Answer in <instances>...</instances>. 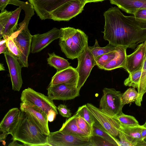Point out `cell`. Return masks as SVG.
<instances>
[{
	"label": "cell",
	"mask_w": 146,
	"mask_h": 146,
	"mask_svg": "<svg viewBox=\"0 0 146 146\" xmlns=\"http://www.w3.org/2000/svg\"><path fill=\"white\" fill-rule=\"evenodd\" d=\"M20 109L29 115L43 134H50L47 115L44 111L35 105L22 102L20 103Z\"/></svg>",
	"instance_id": "8fae6325"
},
{
	"label": "cell",
	"mask_w": 146,
	"mask_h": 146,
	"mask_svg": "<svg viewBox=\"0 0 146 146\" xmlns=\"http://www.w3.org/2000/svg\"><path fill=\"white\" fill-rule=\"evenodd\" d=\"M90 146L113 145L103 138L96 135H92L90 137Z\"/></svg>",
	"instance_id": "d590c367"
},
{
	"label": "cell",
	"mask_w": 146,
	"mask_h": 146,
	"mask_svg": "<svg viewBox=\"0 0 146 146\" xmlns=\"http://www.w3.org/2000/svg\"><path fill=\"white\" fill-rule=\"evenodd\" d=\"M127 13L133 15L139 10L146 9V0H109Z\"/></svg>",
	"instance_id": "ffe728a7"
},
{
	"label": "cell",
	"mask_w": 146,
	"mask_h": 146,
	"mask_svg": "<svg viewBox=\"0 0 146 146\" xmlns=\"http://www.w3.org/2000/svg\"><path fill=\"white\" fill-rule=\"evenodd\" d=\"M75 113L77 116L83 117L92 126L94 121L88 109L86 104L79 107Z\"/></svg>",
	"instance_id": "e575fe53"
},
{
	"label": "cell",
	"mask_w": 146,
	"mask_h": 146,
	"mask_svg": "<svg viewBox=\"0 0 146 146\" xmlns=\"http://www.w3.org/2000/svg\"><path fill=\"white\" fill-rule=\"evenodd\" d=\"M58 113L54 110H51L49 111L47 115V118L48 121L52 122L55 119L56 115Z\"/></svg>",
	"instance_id": "60d3db41"
},
{
	"label": "cell",
	"mask_w": 146,
	"mask_h": 146,
	"mask_svg": "<svg viewBox=\"0 0 146 146\" xmlns=\"http://www.w3.org/2000/svg\"><path fill=\"white\" fill-rule=\"evenodd\" d=\"M4 54L10 74L12 89L19 91L23 84L21 75L22 67L18 59L8 49Z\"/></svg>",
	"instance_id": "5bb4252c"
},
{
	"label": "cell",
	"mask_w": 146,
	"mask_h": 146,
	"mask_svg": "<svg viewBox=\"0 0 146 146\" xmlns=\"http://www.w3.org/2000/svg\"><path fill=\"white\" fill-rule=\"evenodd\" d=\"M11 135L12 139L25 146H49L48 135L43 134L29 115L21 110L17 125Z\"/></svg>",
	"instance_id": "7a4b0ae2"
},
{
	"label": "cell",
	"mask_w": 146,
	"mask_h": 146,
	"mask_svg": "<svg viewBox=\"0 0 146 146\" xmlns=\"http://www.w3.org/2000/svg\"><path fill=\"white\" fill-rule=\"evenodd\" d=\"M99 103V108L110 116L113 117L123 113L122 109L124 105L122 94L113 88H104Z\"/></svg>",
	"instance_id": "277c9868"
},
{
	"label": "cell",
	"mask_w": 146,
	"mask_h": 146,
	"mask_svg": "<svg viewBox=\"0 0 146 146\" xmlns=\"http://www.w3.org/2000/svg\"><path fill=\"white\" fill-rule=\"evenodd\" d=\"M116 46L109 43L105 47H101L96 39L94 45L92 46H88V48L95 59L100 56L114 50Z\"/></svg>",
	"instance_id": "f1b7e54d"
},
{
	"label": "cell",
	"mask_w": 146,
	"mask_h": 146,
	"mask_svg": "<svg viewBox=\"0 0 146 146\" xmlns=\"http://www.w3.org/2000/svg\"><path fill=\"white\" fill-rule=\"evenodd\" d=\"M143 126L146 128V121L145 123L143 125Z\"/></svg>",
	"instance_id": "7dc6e473"
},
{
	"label": "cell",
	"mask_w": 146,
	"mask_h": 146,
	"mask_svg": "<svg viewBox=\"0 0 146 146\" xmlns=\"http://www.w3.org/2000/svg\"><path fill=\"white\" fill-rule=\"evenodd\" d=\"M86 4L87 3L102 1L106 0H81Z\"/></svg>",
	"instance_id": "f6af8a7d"
},
{
	"label": "cell",
	"mask_w": 146,
	"mask_h": 146,
	"mask_svg": "<svg viewBox=\"0 0 146 146\" xmlns=\"http://www.w3.org/2000/svg\"><path fill=\"white\" fill-rule=\"evenodd\" d=\"M0 70L1 71L5 70V68L3 66V64L2 63H1L0 64Z\"/></svg>",
	"instance_id": "bcb514c9"
},
{
	"label": "cell",
	"mask_w": 146,
	"mask_h": 146,
	"mask_svg": "<svg viewBox=\"0 0 146 146\" xmlns=\"http://www.w3.org/2000/svg\"><path fill=\"white\" fill-rule=\"evenodd\" d=\"M126 47L118 46H116V52L114 57L101 69L111 70L118 68H124L126 60Z\"/></svg>",
	"instance_id": "44dd1931"
},
{
	"label": "cell",
	"mask_w": 146,
	"mask_h": 146,
	"mask_svg": "<svg viewBox=\"0 0 146 146\" xmlns=\"http://www.w3.org/2000/svg\"><path fill=\"white\" fill-rule=\"evenodd\" d=\"M133 15L136 18L146 19V9L138 10Z\"/></svg>",
	"instance_id": "f35d334b"
},
{
	"label": "cell",
	"mask_w": 146,
	"mask_h": 146,
	"mask_svg": "<svg viewBox=\"0 0 146 146\" xmlns=\"http://www.w3.org/2000/svg\"><path fill=\"white\" fill-rule=\"evenodd\" d=\"M9 4L19 6L24 10L25 14L24 20L19 25L28 27L30 20L35 14L34 9L33 5L28 2H23L19 0H11Z\"/></svg>",
	"instance_id": "d4e9b609"
},
{
	"label": "cell",
	"mask_w": 146,
	"mask_h": 146,
	"mask_svg": "<svg viewBox=\"0 0 146 146\" xmlns=\"http://www.w3.org/2000/svg\"><path fill=\"white\" fill-rule=\"evenodd\" d=\"M61 35L60 29L54 27L46 33L33 35L31 49V53L34 54L40 52L53 41L59 38Z\"/></svg>",
	"instance_id": "4fadbf2b"
},
{
	"label": "cell",
	"mask_w": 146,
	"mask_h": 146,
	"mask_svg": "<svg viewBox=\"0 0 146 146\" xmlns=\"http://www.w3.org/2000/svg\"><path fill=\"white\" fill-rule=\"evenodd\" d=\"M116 52V47L114 50L97 57L95 59L96 65L99 68L101 69L104 66L113 59Z\"/></svg>",
	"instance_id": "1f68e13d"
},
{
	"label": "cell",
	"mask_w": 146,
	"mask_h": 146,
	"mask_svg": "<svg viewBox=\"0 0 146 146\" xmlns=\"http://www.w3.org/2000/svg\"><path fill=\"white\" fill-rule=\"evenodd\" d=\"M76 121L79 128L86 135L90 137L92 134V126L80 116H77L76 117Z\"/></svg>",
	"instance_id": "836d02e7"
},
{
	"label": "cell",
	"mask_w": 146,
	"mask_h": 146,
	"mask_svg": "<svg viewBox=\"0 0 146 146\" xmlns=\"http://www.w3.org/2000/svg\"><path fill=\"white\" fill-rule=\"evenodd\" d=\"M146 141V139L144 140Z\"/></svg>",
	"instance_id": "c3c4849f"
},
{
	"label": "cell",
	"mask_w": 146,
	"mask_h": 146,
	"mask_svg": "<svg viewBox=\"0 0 146 146\" xmlns=\"http://www.w3.org/2000/svg\"><path fill=\"white\" fill-rule=\"evenodd\" d=\"M113 117L122 125L128 126H136L140 125L135 118L131 115L123 113Z\"/></svg>",
	"instance_id": "4dcf8cb0"
},
{
	"label": "cell",
	"mask_w": 146,
	"mask_h": 146,
	"mask_svg": "<svg viewBox=\"0 0 146 146\" xmlns=\"http://www.w3.org/2000/svg\"><path fill=\"white\" fill-rule=\"evenodd\" d=\"M77 116L75 113L66 119L59 131L63 133L74 135L84 137H90L85 133L78 127L76 121Z\"/></svg>",
	"instance_id": "7402d4cb"
},
{
	"label": "cell",
	"mask_w": 146,
	"mask_h": 146,
	"mask_svg": "<svg viewBox=\"0 0 146 146\" xmlns=\"http://www.w3.org/2000/svg\"><path fill=\"white\" fill-rule=\"evenodd\" d=\"M104 38L110 44L134 49L146 40V19L124 15L120 9L111 7L104 13Z\"/></svg>",
	"instance_id": "6da1fadb"
},
{
	"label": "cell",
	"mask_w": 146,
	"mask_h": 146,
	"mask_svg": "<svg viewBox=\"0 0 146 146\" xmlns=\"http://www.w3.org/2000/svg\"><path fill=\"white\" fill-rule=\"evenodd\" d=\"M13 11L6 9L1 11L0 13V35L3 33L5 27L11 16Z\"/></svg>",
	"instance_id": "8d00e7d4"
},
{
	"label": "cell",
	"mask_w": 146,
	"mask_h": 146,
	"mask_svg": "<svg viewBox=\"0 0 146 146\" xmlns=\"http://www.w3.org/2000/svg\"><path fill=\"white\" fill-rule=\"evenodd\" d=\"M59 114L62 116L67 118L71 116L72 113L70 110L65 105L60 104L57 107Z\"/></svg>",
	"instance_id": "74e56055"
},
{
	"label": "cell",
	"mask_w": 146,
	"mask_h": 146,
	"mask_svg": "<svg viewBox=\"0 0 146 146\" xmlns=\"http://www.w3.org/2000/svg\"><path fill=\"white\" fill-rule=\"evenodd\" d=\"M142 68L129 74V77L125 80L124 84L126 86L137 88L140 79Z\"/></svg>",
	"instance_id": "f546056e"
},
{
	"label": "cell",
	"mask_w": 146,
	"mask_h": 146,
	"mask_svg": "<svg viewBox=\"0 0 146 146\" xmlns=\"http://www.w3.org/2000/svg\"><path fill=\"white\" fill-rule=\"evenodd\" d=\"M60 29L59 44L61 51L69 59L77 58L88 45V36L79 29L68 27Z\"/></svg>",
	"instance_id": "3957f363"
},
{
	"label": "cell",
	"mask_w": 146,
	"mask_h": 146,
	"mask_svg": "<svg viewBox=\"0 0 146 146\" xmlns=\"http://www.w3.org/2000/svg\"><path fill=\"white\" fill-rule=\"evenodd\" d=\"M137 89L138 96L135 103L136 105L140 106L141 105L143 95L146 92V52L142 68L141 76Z\"/></svg>",
	"instance_id": "484cf974"
},
{
	"label": "cell",
	"mask_w": 146,
	"mask_h": 146,
	"mask_svg": "<svg viewBox=\"0 0 146 146\" xmlns=\"http://www.w3.org/2000/svg\"><path fill=\"white\" fill-rule=\"evenodd\" d=\"M77 58L78 64L76 68L78 73V79L77 87L80 90L96 64L95 59L89 49L88 45Z\"/></svg>",
	"instance_id": "9c48e42d"
},
{
	"label": "cell",
	"mask_w": 146,
	"mask_h": 146,
	"mask_svg": "<svg viewBox=\"0 0 146 146\" xmlns=\"http://www.w3.org/2000/svg\"><path fill=\"white\" fill-rule=\"evenodd\" d=\"M19 26L17 30L10 36L24 55L28 58L31 49L33 35L28 27L20 25Z\"/></svg>",
	"instance_id": "ac0fdd59"
},
{
	"label": "cell",
	"mask_w": 146,
	"mask_h": 146,
	"mask_svg": "<svg viewBox=\"0 0 146 146\" xmlns=\"http://www.w3.org/2000/svg\"><path fill=\"white\" fill-rule=\"evenodd\" d=\"M48 96L52 100H67L79 96L80 90L75 84L62 83L49 86L47 89Z\"/></svg>",
	"instance_id": "30bf717a"
},
{
	"label": "cell",
	"mask_w": 146,
	"mask_h": 146,
	"mask_svg": "<svg viewBox=\"0 0 146 146\" xmlns=\"http://www.w3.org/2000/svg\"><path fill=\"white\" fill-rule=\"evenodd\" d=\"M92 135L100 136L112 144L113 146H119L118 139L94 123L92 125Z\"/></svg>",
	"instance_id": "83f0119b"
},
{
	"label": "cell",
	"mask_w": 146,
	"mask_h": 146,
	"mask_svg": "<svg viewBox=\"0 0 146 146\" xmlns=\"http://www.w3.org/2000/svg\"><path fill=\"white\" fill-rule=\"evenodd\" d=\"M78 75L76 68L70 66L62 70L57 72L52 77L49 86L62 83H68L77 85Z\"/></svg>",
	"instance_id": "d6986e66"
},
{
	"label": "cell",
	"mask_w": 146,
	"mask_h": 146,
	"mask_svg": "<svg viewBox=\"0 0 146 146\" xmlns=\"http://www.w3.org/2000/svg\"><path fill=\"white\" fill-rule=\"evenodd\" d=\"M86 4L81 0H69L53 11L50 19L68 21L81 13Z\"/></svg>",
	"instance_id": "52a82bcc"
},
{
	"label": "cell",
	"mask_w": 146,
	"mask_h": 146,
	"mask_svg": "<svg viewBox=\"0 0 146 146\" xmlns=\"http://www.w3.org/2000/svg\"><path fill=\"white\" fill-rule=\"evenodd\" d=\"M146 52V40L137 45L134 52L127 55L124 69L129 74L142 68Z\"/></svg>",
	"instance_id": "e0dca14e"
},
{
	"label": "cell",
	"mask_w": 146,
	"mask_h": 146,
	"mask_svg": "<svg viewBox=\"0 0 146 146\" xmlns=\"http://www.w3.org/2000/svg\"><path fill=\"white\" fill-rule=\"evenodd\" d=\"M11 0H0V10L1 11L5 10L7 5L9 4Z\"/></svg>",
	"instance_id": "b9f144b4"
},
{
	"label": "cell",
	"mask_w": 146,
	"mask_h": 146,
	"mask_svg": "<svg viewBox=\"0 0 146 146\" xmlns=\"http://www.w3.org/2000/svg\"><path fill=\"white\" fill-rule=\"evenodd\" d=\"M141 136L142 139L145 140L146 139V128L144 127L141 132Z\"/></svg>",
	"instance_id": "7bdbcfd3"
},
{
	"label": "cell",
	"mask_w": 146,
	"mask_h": 146,
	"mask_svg": "<svg viewBox=\"0 0 146 146\" xmlns=\"http://www.w3.org/2000/svg\"><path fill=\"white\" fill-rule=\"evenodd\" d=\"M21 9L19 7L13 11L5 27L2 34L0 35L1 38L3 37L6 39L17 30V23Z\"/></svg>",
	"instance_id": "603a6c76"
},
{
	"label": "cell",
	"mask_w": 146,
	"mask_h": 146,
	"mask_svg": "<svg viewBox=\"0 0 146 146\" xmlns=\"http://www.w3.org/2000/svg\"><path fill=\"white\" fill-rule=\"evenodd\" d=\"M37 15L42 20L50 19L51 13L69 0H28Z\"/></svg>",
	"instance_id": "9a60e30c"
},
{
	"label": "cell",
	"mask_w": 146,
	"mask_h": 146,
	"mask_svg": "<svg viewBox=\"0 0 146 146\" xmlns=\"http://www.w3.org/2000/svg\"><path fill=\"white\" fill-rule=\"evenodd\" d=\"M17 140H13L12 142L10 143L8 146H25L24 144L21 145L19 144L16 141Z\"/></svg>",
	"instance_id": "ee69618b"
},
{
	"label": "cell",
	"mask_w": 146,
	"mask_h": 146,
	"mask_svg": "<svg viewBox=\"0 0 146 146\" xmlns=\"http://www.w3.org/2000/svg\"><path fill=\"white\" fill-rule=\"evenodd\" d=\"M90 137L78 136L62 133L59 130L48 135L49 146H90Z\"/></svg>",
	"instance_id": "ba28073f"
},
{
	"label": "cell",
	"mask_w": 146,
	"mask_h": 146,
	"mask_svg": "<svg viewBox=\"0 0 146 146\" xmlns=\"http://www.w3.org/2000/svg\"><path fill=\"white\" fill-rule=\"evenodd\" d=\"M49 57L47 58L48 64L55 68L59 72L69 67L70 63L64 58L56 55L54 52L48 53Z\"/></svg>",
	"instance_id": "4316f807"
},
{
	"label": "cell",
	"mask_w": 146,
	"mask_h": 146,
	"mask_svg": "<svg viewBox=\"0 0 146 146\" xmlns=\"http://www.w3.org/2000/svg\"><path fill=\"white\" fill-rule=\"evenodd\" d=\"M144 126H128L121 125L119 130L123 133L121 140L122 146H146V141L142 139L141 132Z\"/></svg>",
	"instance_id": "7c38bea8"
},
{
	"label": "cell",
	"mask_w": 146,
	"mask_h": 146,
	"mask_svg": "<svg viewBox=\"0 0 146 146\" xmlns=\"http://www.w3.org/2000/svg\"><path fill=\"white\" fill-rule=\"evenodd\" d=\"M21 112V110L15 108L10 109L5 114L0 124V141L5 140L7 136L12 135L19 122Z\"/></svg>",
	"instance_id": "2e32d148"
},
{
	"label": "cell",
	"mask_w": 146,
	"mask_h": 146,
	"mask_svg": "<svg viewBox=\"0 0 146 146\" xmlns=\"http://www.w3.org/2000/svg\"><path fill=\"white\" fill-rule=\"evenodd\" d=\"M138 96V93L134 88L127 89L121 96V100L123 104L124 105L135 102Z\"/></svg>",
	"instance_id": "d6a6232c"
},
{
	"label": "cell",
	"mask_w": 146,
	"mask_h": 146,
	"mask_svg": "<svg viewBox=\"0 0 146 146\" xmlns=\"http://www.w3.org/2000/svg\"><path fill=\"white\" fill-rule=\"evenodd\" d=\"M6 43L8 49L17 58L22 67L28 68V58L24 55L10 36L6 39Z\"/></svg>",
	"instance_id": "cb8c5ba5"
},
{
	"label": "cell",
	"mask_w": 146,
	"mask_h": 146,
	"mask_svg": "<svg viewBox=\"0 0 146 146\" xmlns=\"http://www.w3.org/2000/svg\"><path fill=\"white\" fill-rule=\"evenodd\" d=\"M86 105L94 123L116 138L121 127L118 121L92 104Z\"/></svg>",
	"instance_id": "5b68a950"
},
{
	"label": "cell",
	"mask_w": 146,
	"mask_h": 146,
	"mask_svg": "<svg viewBox=\"0 0 146 146\" xmlns=\"http://www.w3.org/2000/svg\"><path fill=\"white\" fill-rule=\"evenodd\" d=\"M20 99L22 102L36 106L47 115L49 111L52 110L58 112L57 108L53 100L48 96L36 92L30 88L25 89L22 91Z\"/></svg>",
	"instance_id": "8992f818"
},
{
	"label": "cell",
	"mask_w": 146,
	"mask_h": 146,
	"mask_svg": "<svg viewBox=\"0 0 146 146\" xmlns=\"http://www.w3.org/2000/svg\"><path fill=\"white\" fill-rule=\"evenodd\" d=\"M7 49L6 39L3 38L0 40V54L4 53Z\"/></svg>",
	"instance_id": "ab89813d"
}]
</instances>
